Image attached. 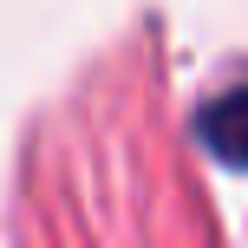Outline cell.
I'll return each mask as SVG.
<instances>
[{
  "label": "cell",
  "mask_w": 248,
  "mask_h": 248,
  "mask_svg": "<svg viewBox=\"0 0 248 248\" xmlns=\"http://www.w3.org/2000/svg\"><path fill=\"white\" fill-rule=\"evenodd\" d=\"M196 137L222 170H248V78L222 85L216 98H202L196 111Z\"/></svg>",
  "instance_id": "1"
}]
</instances>
